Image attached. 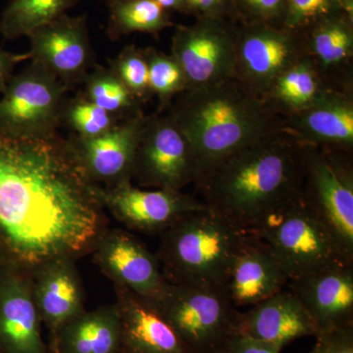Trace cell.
<instances>
[{
  "label": "cell",
  "instance_id": "3",
  "mask_svg": "<svg viewBox=\"0 0 353 353\" xmlns=\"http://www.w3.org/2000/svg\"><path fill=\"white\" fill-rule=\"evenodd\" d=\"M166 112L192 143L199 179L225 158L282 131L285 125L284 116L263 94L236 78L185 90Z\"/></svg>",
  "mask_w": 353,
  "mask_h": 353
},
{
  "label": "cell",
  "instance_id": "13",
  "mask_svg": "<svg viewBox=\"0 0 353 353\" xmlns=\"http://www.w3.org/2000/svg\"><path fill=\"white\" fill-rule=\"evenodd\" d=\"M304 54L299 34L280 26L245 24L236 29L234 78L264 94L276 78Z\"/></svg>",
  "mask_w": 353,
  "mask_h": 353
},
{
  "label": "cell",
  "instance_id": "19",
  "mask_svg": "<svg viewBox=\"0 0 353 353\" xmlns=\"http://www.w3.org/2000/svg\"><path fill=\"white\" fill-rule=\"evenodd\" d=\"M285 129L304 145L352 153L353 90L336 88L285 118Z\"/></svg>",
  "mask_w": 353,
  "mask_h": 353
},
{
  "label": "cell",
  "instance_id": "27",
  "mask_svg": "<svg viewBox=\"0 0 353 353\" xmlns=\"http://www.w3.org/2000/svg\"><path fill=\"white\" fill-rule=\"evenodd\" d=\"M80 0H9L0 15V34L7 41L28 37L63 15Z\"/></svg>",
  "mask_w": 353,
  "mask_h": 353
},
{
  "label": "cell",
  "instance_id": "11",
  "mask_svg": "<svg viewBox=\"0 0 353 353\" xmlns=\"http://www.w3.org/2000/svg\"><path fill=\"white\" fill-rule=\"evenodd\" d=\"M97 194L105 211L127 230L162 234L189 213L205 208L202 201L183 190L139 189L132 183L113 188L97 185Z\"/></svg>",
  "mask_w": 353,
  "mask_h": 353
},
{
  "label": "cell",
  "instance_id": "1",
  "mask_svg": "<svg viewBox=\"0 0 353 353\" xmlns=\"http://www.w3.org/2000/svg\"><path fill=\"white\" fill-rule=\"evenodd\" d=\"M109 228L105 209L66 139L0 137V265L31 274L90 254Z\"/></svg>",
  "mask_w": 353,
  "mask_h": 353
},
{
  "label": "cell",
  "instance_id": "24",
  "mask_svg": "<svg viewBox=\"0 0 353 353\" xmlns=\"http://www.w3.org/2000/svg\"><path fill=\"white\" fill-rule=\"evenodd\" d=\"M52 353H120L121 324L117 305L105 304L65 325L52 341Z\"/></svg>",
  "mask_w": 353,
  "mask_h": 353
},
{
  "label": "cell",
  "instance_id": "12",
  "mask_svg": "<svg viewBox=\"0 0 353 353\" xmlns=\"http://www.w3.org/2000/svg\"><path fill=\"white\" fill-rule=\"evenodd\" d=\"M30 58L48 70L70 90L82 85L95 66L87 16L66 13L27 37Z\"/></svg>",
  "mask_w": 353,
  "mask_h": 353
},
{
  "label": "cell",
  "instance_id": "35",
  "mask_svg": "<svg viewBox=\"0 0 353 353\" xmlns=\"http://www.w3.org/2000/svg\"><path fill=\"white\" fill-rule=\"evenodd\" d=\"M282 347L252 338L248 334H234L228 341L225 353H281Z\"/></svg>",
  "mask_w": 353,
  "mask_h": 353
},
{
  "label": "cell",
  "instance_id": "8",
  "mask_svg": "<svg viewBox=\"0 0 353 353\" xmlns=\"http://www.w3.org/2000/svg\"><path fill=\"white\" fill-rule=\"evenodd\" d=\"M199 176L196 152L170 114L145 116L132 180L145 189L183 190Z\"/></svg>",
  "mask_w": 353,
  "mask_h": 353
},
{
  "label": "cell",
  "instance_id": "21",
  "mask_svg": "<svg viewBox=\"0 0 353 353\" xmlns=\"http://www.w3.org/2000/svg\"><path fill=\"white\" fill-rule=\"evenodd\" d=\"M120 316V353H190L152 303L113 285Z\"/></svg>",
  "mask_w": 353,
  "mask_h": 353
},
{
  "label": "cell",
  "instance_id": "38",
  "mask_svg": "<svg viewBox=\"0 0 353 353\" xmlns=\"http://www.w3.org/2000/svg\"><path fill=\"white\" fill-rule=\"evenodd\" d=\"M167 11H185V0H154Z\"/></svg>",
  "mask_w": 353,
  "mask_h": 353
},
{
  "label": "cell",
  "instance_id": "36",
  "mask_svg": "<svg viewBox=\"0 0 353 353\" xmlns=\"http://www.w3.org/2000/svg\"><path fill=\"white\" fill-rule=\"evenodd\" d=\"M185 10L199 18H225L231 9V0H185Z\"/></svg>",
  "mask_w": 353,
  "mask_h": 353
},
{
  "label": "cell",
  "instance_id": "23",
  "mask_svg": "<svg viewBox=\"0 0 353 353\" xmlns=\"http://www.w3.org/2000/svg\"><path fill=\"white\" fill-rule=\"evenodd\" d=\"M301 37L305 55L323 75L336 87L353 90L352 14L320 21Z\"/></svg>",
  "mask_w": 353,
  "mask_h": 353
},
{
  "label": "cell",
  "instance_id": "32",
  "mask_svg": "<svg viewBox=\"0 0 353 353\" xmlns=\"http://www.w3.org/2000/svg\"><path fill=\"white\" fill-rule=\"evenodd\" d=\"M109 68L141 103L152 99L145 48H139L134 44L125 46L117 57L109 60Z\"/></svg>",
  "mask_w": 353,
  "mask_h": 353
},
{
  "label": "cell",
  "instance_id": "4",
  "mask_svg": "<svg viewBox=\"0 0 353 353\" xmlns=\"http://www.w3.org/2000/svg\"><path fill=\"white\" fill-rule=\"evenodd\" d=\"M160 236L157 256L169 284L225 289L248 233L205 206Z\"/></svg>",
  "mask_w": 353,
  "mask_h": 353
},
{
  "label": "cell",
  "instance_id": "39",
  "mask_svg": "<svg viewBox=\"0 0 353 353\" xmlns=\"http://www.w3.org/2000/svg\"><path fill=\"white\" fill-rule=\"evenodd\" d=\"M216 353H225V352H224V350H223V352H216Z\"/></svg>",
  "mask_w": 353,
  "mask_h": 353
},
{
  "label": "cell",
  "instance_id": "34",
  "mask_svg": "<svg viewBox=\"0 0 353 353\" xmlns=\"http://www.w3.org/2000/svg\"><path fill=\"white\" fill-rule=\"evenodd\" d=\"M308 353H353V326L322 332Z\"/></svg>",
  "mask_w": 353,
  "mask_h": 353
},
{
  "label": "cell",
  "instance_id": "26",
  "mask_svg": "<svg viewBox=\"0 0 353 353\" xmlns=\"http://www.w3.org/2000/svg\"><path fill=\"white\" fill-rule=\"evenodd\" d=\"M108 8L106 34L117 41L132 32H145L158 36L171 27L169 11L154 0H105Z\"/></svg>",
  "mask_w": 353,
  "mask_h": 353
},
{
  "label": "cell",
  "instance_id": "37",
  "mask_svg": "<svg viewBox=\"0 0 353 353\" xmlns=\"http://www.w3.org/2000/svg\"><path fill=\"white\" fill-rule=\"evenodd\" d=\"M31 59L29 53H13L0 48V94L6 90L14 70L21 62Z\"/></svg>",
  "mask_w": 353,
  "mask_h": 353
},
{
  "label": "cell",
  "instance_id": "2",
  "mask_svg": "<svg viewBox=\"0 0 353 353\" xmlns=\"http://www.w3.org/2000/svg\"><path fill=\"white\" fill-rule=\"evenodd\" d=\"M306 150L285 129L245 146L201 176L202 203L252 233L303 196Z\"/></svg>",
  "mask_w": 353,
  "mask_h": 353
},
{
  "label": "cell",
  "instance_id": "9",
  "mask_svg": "<svg viewBox=\"0 0 353 353\" xmlns=\"http://www.w3.org/2000/svg\"><path fill=\"white\" fill-rule=\"evenodd\" d=\"M303 199L353 259L352 153L307 145Z\"/></svg>",
  "mask_w": 353,
  "mask_h": 353
},
{
  "label": "cell",
  "instance_id": "15",
  "mask_svg": "<svg viewBox=\"0 0 353 353\" xmlns=\"http://www.w3.org/2000/svg\"><path fill=\"white\" fill-rule=\"evenodd\" d=\"M92 261L113 283L153 301L166 288L159 260L129 230L108 228L90 252Z\"/></svg>",
  "mask_w": 353,
  "mask_h": 353
},
{
  "label": "cell",
  "instance_id": "25",
  "mask_svg": "<svg viewBox=\"0 0 353 353\" xmlns=\"http://www.w3.org/2000/svg\"><path fill=\"white\" fill-rule=\"evenodd\" d=\"M336 88H341L330 82L312 59L304 54L284 70L263 95L278 113L287 118L313 105Z\"/></svg>",
  "mask_w": 353,
  "mask_h": 353
},
{
  "label": "cell",
  "instance_id": "30",
  "mask_svg": "<svg viewBox=\"0 0 353 353\" xmlns=\"http://www.w3.org/2000/svg\"><path fill=\"white\" fill-rule=\"evenodd\" d=\"M121 120L79 94L65 102L61 126L68 128L72 134L80 138H94L110 131Z\"/></svg>",
  "mask_w": 353,
  "mask_h": 353
},
{
  "label": "cell",
  "instance_id": "18",
  "mask_svg": "<svg viewBox=\"0 0 353 353\" xmlns=\"http://www.w3.org/2000/svg\"><path fill=\"white\" fill-rule=\"evenodd\" d=\"M77 261L73 257H60L31 273L32 296L50 341L65 325L85 311V289Z\"/></svg>",
  "mask_w": 353,
  "mask_h": 353
},
{
  "label": "cell",
  "instance_id": "5",
  "mask_svg": "<svg viewBox=\"0 0 353 353\" xmlns=\"http://www.w3.org/2000/svg\"><path fill=\"white\" fill-rule=\"evenodd\" d=\"M150 303L190 353L223 352L239 333L241 312L224 288L168 283L161 296Z\"/></svg>",
  "mask_w": 353,
  "mask_h": 353
},
{
  "label": "cell",
  "instance_id": "31",
  "mask_svg": "<svg viewBox=\"0 0 353 353\" xmlns=\"http://www.w3.org/2000/svg\"><path fill=\"white\" fill-rule=\"evenodd\" d=\"M341 13L352 14V0H285L280 27L303 36L320 21Z\"/></svg>",
  "mask_w": 353,
  "mask_h": 353
},
{
  "label": "cell",
  "instance_id": "10",
  "mask_svg": "<svg viewBox=\"0 0 353 353\" xmlns=\"http://www.w3.org/2000/svg\"><path fill=\"white\" fill-rule=\"evenodd\" d=\"M236 29L225 18H199L194 25L176 28L171 55L185 73L188 90L234 78Z\"/></svg>",
  "mask_w": 353,
  "mask_h": 353
},
{
  "label": "cell",
  "instance_id": "7",
  "mask_svg": "<svg viewBox=\"0 0 353 353\" xmlns=\"http://www.w3.org/2000/svg\"><path fill=\"white\" fill-rule=\"evenodd\" d=\"M70 88L37 62L14 74L0 99V137L48 139L61 126Z\"/></svg>",
  "mask_w": 353,
  "mask_h": 353
},
{
  "label": "cell",
  "instance_id": "29",
  "mask_svg": "<svg viewBox=\"0 0 353 353\" xmlns=\"http://www.w3.org/2000/svg\"><path fill=\"white\" fill-rule=\"evenodd\" d=\"M148 64V82L152 97L158 99L157 112L170 108L174 99L189 88L187 78L180 65L171 54L145 48Z\"/></svg>",
  "mask_w": 353,
  "mask_h": 353
},
{
  "label": "cell",
  "instance_id": "20",
  "mask_svg": "<svg viewBox=\"0 0 353 353\" xmlns=\"http://www.w3.org/2000/svg\"><path fill=\"white\" fill-rule=\"evenodd\" d=\"M288 283L289 278L268 245L248 234L225 285L234 305L252 307L285 290Z\"/></svg>",
  "mask_w": 353,
  "mask_h": 353
},
{
  "label": "cell",
  "instance_id": "40",
  "mask_svg": "<svg viewBox=\"0 0 353 353\" xmlns=\"http://www.w3.org/2000/svg\"><path fill=\"white\" fill-rule=\"evenodd\" d=\"M0 353H6V352H2V350H0Z\"/></svg>",
  "mask_w": 353,
  "mask_h": 353
},
{
  "label": "cell",
  "instance_id": "17",
  "mask_svg": "<svg viewBox=\"0 0 353 353\" xmlns=\"http://www.w3.org/2000/svg\"><path fill=\"white\" fill-rule=\"evenodd\" d=\"M319 333L353 326V261L341 262L288 283Z\"/></svg>",
  "mask_w": 353,
  "mask_h": 353
},
{
  "label": "cell",
  "instance_id": "6",
  "mask_svg": "<svg viewBox=\"0 0 353 353\" xmlns=\"http://www.w3.org/2000/svg\"><path fill=\"white\" fill-rule=\"evenodd\" d=\"M271 248L289 281L353 261L303 196L271 216L252 233Z\"/></svg>",
  "mask_w": 353,
  "mask_h": 353
},
{
  "label": "cell",
  "instance_id": "14",
  "mask_svg": "<svg viewBox=\"0 0 353 353\" xmlns=\"http://www.w3.org/2000/svg\"><path fill=\"white\" fill-rule=\"evenodd\" d=\"M145 116L143 111L129 116L94 138L70 134L66 139L69 148L90 182L103 188L132 183Z\"/></svg>",
  "mask_w": 353,
  "mask_h": 353
},
{
  "label": "cell",
  "instance_id": "16",
  "mask_svg": "<svg viewBox=\"0 0 353 353\" xmlns=\"http://www.w3.org/2000/svg\"><path fill=\"white\" fill-rule=\"evenodd\" d=\"M41 324L31 274L0 265V350L48 353Z\"/></svg>",
  "mask_w": 353,
  "mask_h": 353
},
{
  "label": "cell",
  "instance_id": "22",
  "mask_svg": "<svg viewBox=\"0 0 353 353\" xmlns=\"http://www.w3.org/2000/svg\"><path fill=\"white\" fill-rule=\"evenodd\" d=\"M239 333L284 348L304 336H316L319 331L299 297L283 290L241 313Z\"/></svg>",
  "mask_w": 353,
  "mask_h": 353
},
{
  "label": "cell",
  "instance_id": "33",
  "mask_svg": "<svg viewBox=\"0 0 353 353\" xmlns=\"http://www.w3.org/2000/svg\"><path fill=\"white\" fill-rule=\"evenodd\" d=\"M285 0H231L241 14L245 24H271L280 26Z\"/></svg>",
  "mask_w": 353,
  "mask_h": 353
},
{
  "label": "cell",
  "instance_id": "28",
  "mask_svg": "<svg viewBox=\"0 0 353 353\" xmlns=\"http://www.w3.org/2000/svg\"><path fill=\"white\" fill-rule=\"evenodd\" d=\"M81 94L103 110L121 119L143 111L141 103L110 68L95 65L82 83Z\"/></svg>",
  "mask_w": 353,
  "mask_h": 353
}]
</instances>
